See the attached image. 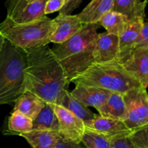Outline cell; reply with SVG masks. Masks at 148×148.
I'll return each mask as SVG.
<instances>
[{"instance_id": "6da1fadb", "label": "cell", "mask_w": 148, "mask_h": 148, "mask_svg": "<svg viewBox=\"0 0 148 148\" xmlns=\"http://www.w3.org/2000/svg\"><path fill=\"white\" fill-rule=\"evenodd\" d=\"M25 50V90L46 102L59 104L70 83L59 59L48 45Z\"/></svg>"}, {"instance_id": "7a4b0ae2", "label": "cell", "mask_w": 148, "mask_h": 148, "mask_svg": "<svg viewBox=\"0 0 148 148\" xmlns=\"http://www.w3.org/2000/svg\"><path fill=\"white\" fill-rule=\"evenodd\" d=\"M98 23L83 24L75 35L61 44H55L51 50L70 80L94 63L92 52L98 35Z\"/></svg>"}, {"instance_id": "3957f363", "label": "cell", "mask_w": 148, "mask_h": 148, "mask_svg": "<svg viewBox=\"0 0 148 148\" xmlns=\"http://www.w3.org/2000/svg\"><path fill=\"white\" fill-rule=\"evenodd\" d=\"M25 50L4 41L0 54V105L11 104L25 90Z\"/></svg>"}, {"instance_id": "277c9868", "label": "cell", "mask_w": 148, "mask_h": 148, "mask_svg": "<svg viewBox=\"0 0 148 148\" xmlns=\"http://www.w3.org/2000/svg\"><path fill=\"white\" fill-rule=\"evenodd\" d=\"M70 82L75 84L82 83L123 95L133 89L143 87L137 78L118 61L94 62L83 72L72 78Z\"/></svg>"}, {"instance_id": "5b68a950", "label": "cell", "mask_w": 148, "mask_h": 148, "mask_svg": "<svg viewBox=\"0 0 148 148\" xmlns=\"http://www.w3.org/2000/svg\"><path fill=\"white\" fill-rule=\"evenodd\" d=\"M52 31V19L46 15L25 23H15L6 17L0 23V32L4 39L23 49L48 45Z\"/></svg>"}, {"instance_id": "8992f818", "label": "cell", "mask_w": 148, "mask_h": 148, "mask_svg": "<svg viewBox=\"0 0 148 148\" xmlns=\"http://www.w3.org/2000/svg\"><path fill=\"white\" fill-rule=\"evenodd\" d=\"M126 107V126L131 130L148 126V95L143 87L133 89L123 95Z\"/></svg>"}, {"instance_id": "52a82bcc", "label": "cell", "mask_w": 148, "mask_h": 148, "mask_svg": "<svg viewBox=\"0 0 148 148\" xmlns=\"http://www.w3.org/2000/svg\"><path fill=\"white\" fill-rule=\"evenodd\" d=\"M47 0H7V17L15 23H25L33 21L43 16Z\"/></svg>"}, {"instance_id": "ba28073f", "label": "cell", "mask_w": 148, "mask_h": 148, "mask_svg": "<svg viewBox=\"0 0 148 148\" xmlns=\"http://www.w3.org/2000/svg\"><path fill=\"white\" fill-rule=\"evenodd\" d=\"M50 104L59 120V136L64 140L80 143L85 129L83 122L65 107Z\"/></svg>"}, {"instance_id": "9c48e42d", "label": "cell", "mask_w": 148, "mask_h": 148, "mask_svg": "<svg viewBox=\"0 0 148 148\" xmlns=\"http://www.w3.org/2000/svg\"><path fill=\"white\" fill-rule=\"evenodd\" d=\"M92 57L95 63L118 61L119 36L107 32L98 33L94 42Z\"/></svg>"}, {"instance_id": "30bf717a", "label": "cell", "mask_w": 148, "mask_h": 148, "mask_svg": "<svg viewBox=\"0 0 148 148\" xmlns=\"http://www.w3.org/2000/svg\"><path fill=\"white\" fill-rule=\"evenodd\" d=\"M53 21V31L49 37L50 42L61 44L75 35L82 24L77 15H64L59 13Z\"/></svg>"}, {"instance_id": "8fae6325", "label": "cell", "mask_w": 148, "mask_h": 148, "mask_svg": "<svg viewBox=\"0 0 148 148\" xmlns=\"http://www.w3.org/2000/svg\"><path fill=\"white\" fill-rule=\"evenodd\" d=\"M121 65L137 78L143 88L148 85V46L136 47L131 56Z\"/></svg>"}, {"instance_id": "7c38bea8", "label": "cell", "mask_w": 148, "mask_h": 148, "mask_svg": "<svg viewBox=\"0 0 148 148\" xmlns=\"http://www.w3.org/2000/svg\"><path fill=\"white\" fill-rule=\"evenodd\" d=\"M88 129L112 140L118 137L128 136L132 130L129 129L124 121L97 115Z\"/></svg>"}, {"instance_id": "4fadbf2b", "label": "cell", "mask_w": 148, "mask_h": 148, "mask_svg": "<svg viewBox=\"0 0 148 148\" xmlns=\"http://www.w3.org/2000/svg\"><path fill=\"white\" fill-rule=\"evenodd\" d=\"M71 94L86 107H93L98 110L108 99L111 91L82 83H76Z\"/></svg>"}, {"instance_id": "5bb4252c", "label": "cell", "mask_w": 148, "mask_h": 148, "mask_svg": "<svg viewBox=\"0 0 148 148\" xmlns=\"http://www.w3.org/2000/svg\"><path fill=\"white\" fill-rule=\"evenodd\" d=\"M144 22L143 18H137L130 22L127 28L119 36L118 62L119 63L125 62L136 48L137 37Z\"/></svg>"}, {"instance_id": "9a60e30c", "label": "cell", "mask_w": 148, "mask_h": 148, "mask_svg": "<svg viewBox=\"0 0 148 148\" xmlns=\"http://www.w3.org/2000/svg\"><path fill=\"white\" fill-rule=\"evenodd\" d=\"M100 115L124 121L127 119V107L123 94L111 92L105 102L97 110Z\"/></svg>"}, {"instance_id": "2e32d148", "label": "cell", "mask_w": 148, "mask_h": 148, "mask_svg": "<svg viewBox=\"0 0 148 148\" xmlns=\"http://www.w3.org/2000/svg\"><path fill=\"white\" fill-rule=\"evenodd\" d=\"M44 102L36 94L25 90L14 102L15 104L13 110H17L33 120L40 112Z\"/></svg>"}, {"instance_id": "e0dca14e", "label": "cell", "mask_w": 148, "mask_h": 148, "mask_svg": "<svg viewBox=\"0 0 148 148\" xmlns=\"http://www.w3.org/2000/svg\"><path fill=\"white\" fill-rule=\"evenodd\" d=\"M114 0H92L77 15L82 24L98 23L103 15L111 11Z\"/></svg>"}, {"instance_id": "ac0fdd59", "label": "cell", "mask_w": 148, "mask_h": 148, "mask_svg": "<svg viewBox=\"0 0 148 148\" xmlns=\"http://www.w3.org/2000/svg\"><path fill=\"white\" fill-rule=\"evenodd\" d=\"M147 3V0H114L111 11L125 16L130 22L137 18L145 19Z\"/></svg>"}, {"instance_id": "d6986e66", "label": "cell", "mask_w": 148, "mask_h": 148, "mask_svg": "<svg viewBox=\"0 0 148 148\" xmlns=\"http://www.w3.org/2000/svg\"><path fill=\"white\" fill-rule=\"evenodd\" d=\"M59 105L62 106L80 119L85 124V127H88L92 123L97 115L92 113L88 107L84 105L71 94L70 91L66 90L59 102Z\"/></svg>"}, {"instance_id": "ffe728a7", "label": "cell", "mask_w": 148, "mask_h": 148, "mask_svg": "<svg viewBox=\"0 0 148 148\" xmlns=\"http://www.w3.org/2000/svg\"><path fill=\"white\" fill-rule=\"evenodd\" d=\"M18 135L24 138L33 148H54L60 138L58 132L50 130H31Z\"/></svg>"}, {"instance_id": "44dd1931", "label": "cell", "mask_w": 148, "mask_h": 148, "mask_svg": "<svg viewBox=\"0 0 148 148\" xmlns=\"http://www.w3.org/2000/svg\"><path fill=\"white\" fill-rule=\"evenodd\" d=\"M32 130H50L58 132L59 120L50 103L45 102L40 112L33 120Z\"/></svg>"}, {"instance_id": "7402d4cb", "label": "cell", "mask_w": 148, "mask_h": 148, "mask_svg": "<svg viewBox=\"0 0 148 148\" xmlns=\"http://www.w3.org/2000/svg\"><path fill=\"white\" fill-rule=\"evenodd\" d=\"M100 26L105 28L106 32L119 36L128 26L130 21L125 16L110 11L106 13L98 22Z\"/></svg>"}, {"instance_id": "603a6c76", "label": "cell", "mask_w": 148, "mask_h": 148, "mask_svg": "<svg viewBox=\"0 0 148 148\" xmlns=\"http://www.w3.org/2000/svg\"><path fill=\"white\" fill-rule=\"evenodd\" d=\"M7 123L9 131L17 134L30 131L33 129V120L17 110H12Z\"/></svg>"}, {"instance_id": "cb8c5ba5", "label": "cell", "mask_w": 148, "mask_h": 148, "mask_svg": "<svg viewBox=\"0 0 148 148\" xmlns=\"http://www.w3.org/2000/svg\"><path fill=\"white\" fill-rule=\"evenodd\" d=\"M81 143L87 148H112L110 139L86 127Z\"/></svg>"}, {"instance_id": "d4e9b609", "label": "cell", "mask_w": 148, "mask_h": 148, "mask_svg": "<svg viewBox=\"0 0 148 148\" xmlns=\"http://www.w3.org/2000/svg\"><path fill=\"white\" fill-rule=\"evenodd\" d=\"M148 126L134 129L129 137L135 148H148Z\"/></svg>"}, {"instance_id": "484cf974", "label": "cell", "mask_w": 148, "mask_h": 148, "mask_svg": "<svg viewBox=\"0 0 148 148\" xmlns=\"http://www.w3.org/2000/svg\"><path fill=\"white\" fill-rule=\"evenodd\" d=\"M66 3V0H47L44 7V14L59 11Z\"/></svg>"}, {"instance_id": "4316f807", "label": "cell", "mask_w": 148, "mask_h": 148, "mask_svg": "<svg viewBox=\"0 0 148 148\" xmlns=\"http://www.w3.org/2000/svg\"><path fill=\"white\" fill-rule=\"evenodd\" d=\"M148 46V23L145 21L142 25L136 42V47Z\"/></svg>"}, {"instance_id": "83f0119b", "label": "cell", "mask_w": 148, "mask_h": 148, "mask_svg": "<svg viewBox=\"0 0 148 148\" xmlns=\"http://www.w3.org/2000/svg\"><path fill=\"white\" fill-rule=\"evenodd\" d=\"M129 135L122 137L116 138L111 140L112 148H135L132 143Z\"/></svg>"}, {"instance_id": "f1b7e54d", "label": "cell", "mask_w": 148, "mask_h": 148, "mask_svg": "<svg viewBox=\"0 0 148 148\" xmlns=\"http://www.w3.org/2000/svg\"><path fill=\"white\" fill-rule=\"evenodd\" d=\"M82 0H67L62 9L59 10V13L64 15H70L75 9L77 8L81 4Z\"/></svg>"}, {"instance_id": "f546056e", "label": "cell", "mask_w": 148, "mask_h": 148, "mask_svg": "<svg viewBox=\"0 0 148 148\" xmlns=\"http://www.w3.org/2000/svg\"><path fill=\"white\" fill-rule=\"evenodd\" d=\"M54 148H87L82 143H75L69 141L64 140L62 138H59L55 145Z\"/></svg>"}, {"instance_id": "4dcf8cb0", "label": "cell", "mask_w": 148, "mask_h": 148, "mask_svg": "<svg viewBox=\"0 0 148 148\" xmlns=\"http://www.w3.org/2000/svg\"><path fill=\"white\" fill-rule=\"evenodd\" d=\"M4 41H5V39H4V36H2V34H1V32H0V54H1V49H2L3 44H4Z\"/></svg>"}, {"instance_id": "1f68e13d", "label": "cell", "mask_w": 148, "mask_h": 148, "mask_svg": "<svg viewBox=\"0 0 148 148\" xmlns=\"http://www.w3.org/2000/svg\"><path fill=\"white\" fill-rule=\"evenodd\" d=\"M28 1H36V0H27Z\"/></svg>"}, {"instance_id": "d6a6232c", "label": "cell", "mask_w": 148, "mask_h": 148, "mask_svg": "<svg viewBox=\"0 0 148 148\" xmlns=\"http://www.w3.org/2000/svg\"><path fill=\"white\" fill-rule=\"evenodd\" d=\"M66 1H67V0H66Z\"/></svg>"}]
</instances>
